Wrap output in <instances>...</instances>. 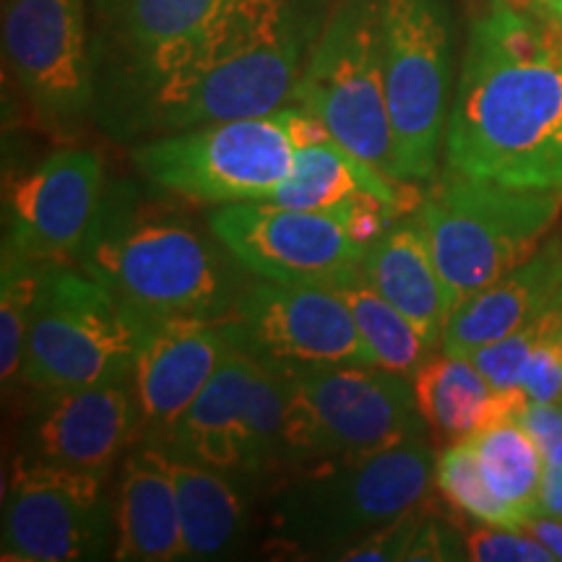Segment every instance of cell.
<instances>
[{"instance_id":"cell-1","label":"cell","mask_w":562,"mask_h":562,"mask_svg":"<svg viewBox=\"0 0 562 562\" xmlns=\"http://www.w3.org/2000/svg\"><path fill=\"white\" fill-rule=\"evenodd\" d=\"M321 19L326 0H89L97 121L161 136L211 70Z\"/></svg>"},{"instance_id":"cell-2","label":"cell","mask_w":562,"mask_h":562,"mask_svg":"<svg viewBox=\"0 0 562 562\" xmlns=\"http://www.w3.org/2000/svg\"><path fill=\"white\" fill-rule=\"evenodd\" d=\"M448 170L562 191V26L497 0L474 21L448 117Z\"/></svg>"},{"instance_id":"cell-3","label":"cell","mask_w":562,"mask_h":562,"mask_svg":"<svg viewBox=\"0 0 562 562\" xmlns=\"http://www.w3.org/2000/svg\"><path fill=\"white\" fill-rule=\"evenodd\" d=\"M175 193L108 180L79 266L131 311L165 318H227L240 302V263Z\"/></svg>"},{"instance_id":"cell-4","label":"cell","mask_w":562,"mask_h":562,"mask_svg":"<svg viewBox=\"0 0 562 562\" xmlns=\"http://www.w3.org/2000/svg\"><path fill=\"white\" fill-rule=\"evenodd\" d=\"M560 211L562 191L516 188L448 170L446 178L422 191L414 214L425 224L456 311L529 261Z\"/></svg>"},{"instance_id":"cell-5","label":"cell","mask_w":562,"mask_h":562,"mask_svg":"<svg viewBox=\"0 0 562 562\" xmlns=\"http://www.w3.org/2000/svg\"><path fill=\"white\" fill-rule=\"evenodd\" d=\"M326 125L286 104L256 117H235L167 133L133 149V161L154 188L193 203L269 201L286 178L300 146L328 138Z\"/></svg>"},{"instance_id":"cell-6","label":"cell","mask_w":562,"mask_h":562,"mask_svg":"<svg viewBox=\"0 0 562 562\" xmlns=\"http://www.w3.org/2000/svg\"><path fill=\"white\" fill-rule=\"evenodd\" d=\"M151 321L70 263H42L24 339L21 383L32 391L131 383Z\"/></svg>"},{"instance_id":"cell-7","label":"cell","mask_w":562,"mask_h":562,"mask_svg":"<svg viewBox=\"0 0 562 562\" xmlns=\"http://www.w3.org/2000/svg\"><path fill=\"white\" fill-rule=\"evenodd\" d=\"M286 484L277 529L305 550H347L427 497L435 453L427 438L360 459H315Z\"/></svg>"},{"instance_id":"cell-8","label":"cell","mask_w":562,"mask_h":562,"mask_svg":"<svg viewBox=\"0 0 562 562\" xmlns=\"http://www.w3.org/2000/svg\"><path fill=\"white\" fill-rule=\"evenodd\" d=\"M284 463L360 459L427 438L409 378L378 364L290 368Z\"/></svg>"},{"instance_id":"cell-9","label":"cell","mask_w":562,"mask_h":562,"mask_svg":"<svg viewBox=\"0 0 562 562\" xmlns=\"http://www.w3.org/2000/svg\"><path fill=\"white\" fill-rule=\"evenodd\" d=\"M292 104L318 117L357 157L402 180L385 100L381 0L336 5L307 53Z\"/></svg>"},{"instance_id":"cell-10","label":"cell","mask_w":562,"mask_h":562,"mask_svg":"<svg viewBox=\"0 0 562 562\" xmlns=\"http://www.w3.org/2000/svg\"><path fill=\"white\" fill-rule=\"evenodd\" d=\"M385 100L406 182L438 172L451 89V26L442 0H381Z\"/></svg>"},{"instance_id":"cell-11","label":"cell","mask_w":562,"mask_h":562,"mask_svg":"<svg viewBox=\"0 0 562 562\" xmlns=\"http://www.w3.org/2000/svg\"><path fill=\"white\" fill-rule=\"evenodd\" d=\"M3 55L50 131L74 133L94 115L89 0H3Z\"/></svg>"},{"instance_id":"cell-12","label":"cell","mask_w":562,"mask_h":562,"mask_svg":"<svg viewBox=\"0 0 562 562\" xmlns=\"http://www.w3.org/2000/svg\"><path fill=\"white\" fill-rule=\"evenodd\" d=\"M115 544L108 476L19 459L3 501V560H100Z\"/></svg>"},{"instance_id":"cell-13","label":"cell","mask_w":562,"mask_h":562,"mask_svg":"<svg viewBox=\"0 0 562 562\" xmlns=\"http://www.w3.org/2000/svg\"><path fill=\"white\" fill-rule=\"evenodd\" d=\"M209 224L245 271L266 281L336 286L362 273L364 245L326 214L279 203H224Z\"/></svg>"},{"instance_id":"cell-14","label":"cell","mask_w":562,"mask_h":562,"mask_svg":"<svg viewBox=\"0 0 562 562\" xmlns=\"http://www.w3.org/2000/svg\"><path fill=\"white\" fill-rule=\"evenodd\" d=\"M227 328L237 349L290 368L375 364L349 305L336 290L261 281L243 292Z\"/></svg>"},{"instance_id":"cell-15","label":"cell","mask_w":562,"mask_h":562,"mask_svg":"<svg viewBox=\"0 0 562 562\" xmlns=\"http://www.w3.org/2000/svg\"><path fill=\"white\" fill-rule=\"evenodd\" d=\"M104 186L97 151L60 149L3 186V245L32 263L79 261Z\"/></svg>"},{"instance_id":"cell-16","label":"cell","mask_w":562,"mask_h":562,"mask_svg":"<svg viewBox=\"0 0 562 562\" xmlns=\"http://www.w3.org/2000/svg\"><path fill=\"white\" fill-rule=\"evenodd\" d=\"M235 347L227 318H165L151 323L133 362L131 393L138 440L167 448L175 427Z\"/></svg>"},{"instance_id":"cell-17","label":"cell","mask_w":562,"mask_h":562,"mask_svg":"<svg viewBox=\"0 0 562 562\" xmlns=\"http://www.w3.org/2000/svg\"><path fill=\"white\" fill-rule=\"evenodd\" d=\"M419 195L409 182L389 178L328 136L300 146L290 175L273 188L269 203L326 211L357 243L370 245L406 211L417 209Z\"/></svg>"},{"instance_id":"cell-18","label":"cell","mask_w":562,"mask_h":562,"mask_svg":"<svg viewBox=\"0 0 562 562\" xmlns=\"http://www.w3.org/2000/svg\"><path fill=\"white\" fill-rule=\"evenodd\" d=\"M136 440L138 414L128 383L40 391L19 459L110 476L117 456Z\"/></svg>"},{"instance_id":"cell-19","label":"cell","mask_w":562,"mask_h":562,"mask_svg":"<svg viewBox=\"0 0 562 562\" xmlns=\"http://www.w3.org/2000/svg\"><path fill=\"white\" fill-rule=\"evenodd\" d=\"M562 290V237H552L518 266L459 305L442 331L440 349L472 355L539 318Z\"/></svg>"},{"instance_id":"cell-20","label":"cell","mask_w":562,"mask_h":562,"mask_svg":"<svg viewBox=\"0 0 562 562\" xmlns=\"http://www.w3.org/2000/svg\"><path fill=\"white\" fill-rule=\"evenodd\" d=\"M362 273L372 290L398 307L427 341L440 347L453 307L435 263L430 237L414 211L364 245Z\"/></svg>"},{"instance_id":"cell-21","label":"cell","mask_w":562,"mask_h":562,"mask_svg":"<svg viewBox=\"0 0 562 562\" xmlns=\"http://www.w3.org/2000/svg\"><path fill=\"white\" fill-rule=\"evenodd\" d=\"M112 558L125 562L186 560L178 497L165 448L140 442L125 456L117 476Z\"/></svg>"},{"instance_id":"cell-22","label":"cell","mask_w":562,"mask_h":562,"mask_svg":"<svg viewBox=\"0 0 562 562\" xmlns=\"http://www.w3.org/2000/svg\"><path fill=\"white\" fill-rule=\"evenodd\" d=\"M252 355L232 349L175 427L170 451L220 472H248V396Z\"/></svg>"},{"instance_id":"cell-23","label":"cell","mask_w":562,"mask_h":562,"mask_svg":"<svg viewBox=\"0 0 562 562\" xmlns=\"http://www.w3.org/2000/svg\"><path fill=\"white\" fill-rule=\"evenodd\" d=\"M414 393L427 430L442 446H453L501 419L518 417L529 404L524 389H492L469 357L448 351L430 357L414 372Z\"/></svg>"},{"instance_id":"cell-24","label":"cell","mask_w":562,"mask_h":562,"mask_svg":"<svg viewBox=\"0 0 562 562\" xmlns=\"http://www.w3.org/2000/svg\"><path fill=\"white\" fill-rule=\"evenodd\" d=\"M178 497L182 554L186 560H216L237 542L245 529V503L227 472L180 459L167 451Z\"/></svg>"},{"instance_id":"cell-25","label":"cell","mask_w":562,"mask_h":562,"mask_svg":"<svg viewBox=\"0 0 562 562\" xmlns=\"http://www.w3.org/2000/svg\"><path fill=\"white\" fill-rule=\"evenodd\" d=\"M482 474L490 490L516 508L526 518L539 516V495H542L544 456L537 440L521 425L518 417H508L469 435Z\"/></svg>"},{"instance_id":"cell-26","label":"cell","mask_w":562,"mask_h":562,"mask_svg":"<svg viewBox=\"0 0 562 562\" xmlns=\"http://www.w3.org/2000/svg\"><path fill=\"white\" fill-rule=\"evenodd\" d=\"M336 292L349 305L357 331L370 347L378 368L409 378L430 360L435 344L427 341L419 328L398 307H393L381 292L372 290L364 273L344 281L336 286Z\"/></svg>"},{"instance_id":"cell-27","label":"cell","mask_w":562,"mask_h":562,"mask_svg":"<svg viewBox=\"0 0 562 562\" xmlns=\"http://www.w3.org/2000/svg\"><path fill=\"white\" fill-rule=\"evenodd\" d=\"M248 396V472L284 467V425L290 370L286 364L252 357Z\"/></svg>"},{"instance_id":"cell-28","label":"cell","mask_w":562,"mask_h":562,"mask_svg":"<svg viewBox=\"0 0 562 562\" xmlns=\"http://www.w3.org/2000/svg\"><path fill=\"white\" fill-rule=\"evenodd\" d=\"M435 484L456 510L467 513V516L476 518L484 526H501V529H524L526 526L521 513L503 503L490 490L469 438L446 446V451L438 456V461H435Z\"/></svg>"},{"instance_id":"cell-29","label":"cell","mask_w":562,"mask_h":562,"mask_svg":"<svg viewBox=\"0 0 562 562\" xmlns=\"http://www.w3.org/2000/svg\"><path fill=\"white\" fill-rule=\"evenodd\" d=\"M40 269L42 263L26 261L24 256L3 245V263H0V375H3L5 391L21 381L24 339L40 284Z\"/></svg>"},{"instance_id":"cell-30","label":"cell","mask_w":562,"mask_h":562,"mask_svg":"<svg viewBox=\"0 0 562 562\" xmlns=\"http://www.w3.org/2000/svg\"><path fill=\"white\" fill-rule=\"evenodd\" d=\"M533 347H537V331H533V326L529 323V326L518 328V331L505 336V339L487 344V347L476 349L467 357L492 383V389L510 391L521 389L526 360H529Z\"/></svg>"},{"instance_id":"cell-31","label":"cell","mask_w":562,"mask_h":562,"mask_svg":"<svg viewBox=\"0 0 562 562\" xmlns=\"http://www.w3.org/2000/svg\"><path fill=\"white\" fill-rule=\"evenodd\" d=\"M467 558L480 562H552L558 560L550 547L518 529L484 526L467 533Z\"/></svg>"},{"instance_id":"cell-32","label":"cell","mask_w":562,"mask_h":562,"mask_svg":"<svg viewBox=\"0 0 562 562\" xmlns=\"http://www.w3.org/2000/svg\"><path fill=\"white\" fill-rule=\"evenodd\" d=\"M422 505V503H419ZM419 505L398 513L396 518H391L389 524L378 526L375 531H370L368 537L355 542L347 550H341V560H406L409 550L417 539V531L422 521H425V513L419 510Z\"/></svg>"},{"instance_id":"cell-33","label":"cell","mask_w":562,"mask_h":562,"mask_svg":"<svg viewBox=\"0 0 562 562\" xmlns=\"http://www.w3.org/2000/svg\"><path fill=\"white\" fill-rule=\"evenodd\" d=\"M521 389L529 402L562 404V351L550 341H539L526 360Z\"/></svg>"},{"instance_id":"cell-34","label":"cell","mask_w":562,"mask_h":562,"mask_svg":"<svg viewBox=\"0 0 562 562\" xmlns=\"http://www.w3.org/2000/svg\"><path fill=\"white\" fill-rule=\"evenodd\" d=\"M456 554V537L438 521H422L417 539H414L409 558L406 560H459Z\"/></svg>"},{"instance_id":"cell-35","label":"cell","mask_w":562,"mask_h":562,"mask_svg":"<svg viewBox=\"0 0 562 562\" xmlns=\"http://www.w3.org/2000/svg\"><path fill=\"white\" fill-rule=\"evenodd\" d=\"M544 476L542 495H539V516H550L562 521V440L544 448Z\"/></svg>"},{"instance_id":"cell-36","label":"cell","mask_w":562,"mask_h":562,"mask_svg":"<svg viewBox=\"0 0 562 562\" xmlns=\"http://www.w3.org/2000/svg\"><path fill=\"white\" fill-rule=\"evenodd\" d=\"M526 531L531 533V537H537L539 542L550 547L554 552V558L562 560V521L558 518H550V516H533L529 524L524 526Z\"/></svg>"},{"instance_id":"cell-37","label":"cell","mask_w":562,"mask_h":562,"mask_svg":"<svg viewBox=\"0 0 562 562\" xmlns=\"http://www.w3.org/2000/svg\"><path fill=\"white\" fill-rule=\"evenodd\" d=\"M542 9L562 26V0H542Z\"/></svg>"},{"instance_id":"cell-38","label":"cell","mask_w":562,"mask_h":562,"mask_svg":"<svg viewBox=\"0 0 562 562\" xmlns=\"http://www.w3.org/2000/svg\"><path fill=\"white\" fill-rule=\"evenodd\" d=\"M505 5H513V9H521V11H533L542 5V0H501Z\"/></svg>"}]
</instances>
